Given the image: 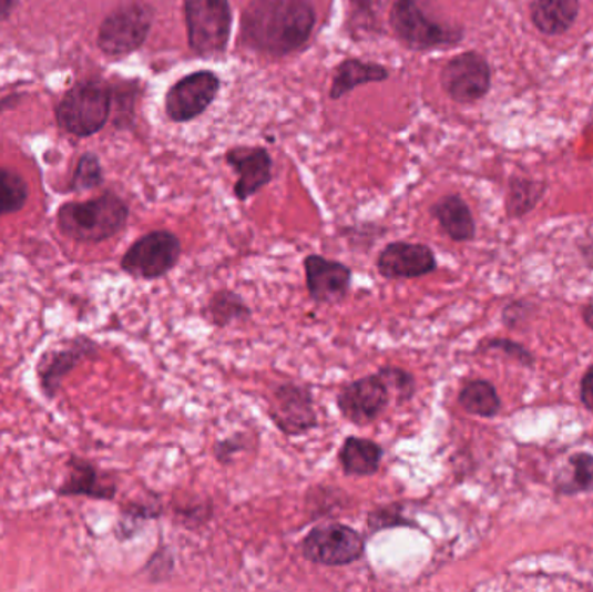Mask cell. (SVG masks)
<instances>
[{"label":"cell","instance_id":"6da1fadb","mask_svg":"<svg viewBox=\"0 0 593 592\" xmlns=\"http://www.w3.org/2000/svg\"><path fill=\"white\" fill-rule=\"evenodd\" d=\"M311 0H252L242 20V41L254 51L283 57L311 35Z\"/></svg>","mask_w":593,"mask_h":592},{"label":"cell","instance_id":"7a4b0ae2","mask_svg":"<svg viewBox=\"0 0 593 592\" xmlns=\"http://www.w3.org/2000/svg\"><path fill=\"white\" fill-rule=\"evenodd\" d=\"M129 208L113 193L89 202L63 205L58 225L63 235L85 244H100L115 236L127 223Z\"/></svg>","mask_w":593,"mask_h":592},{"label":"cell","instance_id":"3957f363","mask_svg":"<svg viewBox=\"0 0 593 592\" xmlns=\"http://www.w3.org/2000/svg\"><path fill=\"white\" fill-rule=\"evenodd\" d=\"M190 45L196 54L214 57L226 49L232 30V8L227 0L184 2Z\"/></svg>","mask_w":593,"mask_h":592},{"label":"cell","instance_id":"277c9868","mask_svg":"<svg viewBox=\"0 0 593 592\" xmlns=\"http://www.w3.org/2000/svg\"><path fill=\"white\" fill-rule=\"evenodd\" d=\"M390 23L396 35L411 49L454 45L463 39L462 29L429 18L419 0H398L390 12Z\"/></svg>","mask_w":593,"mask_h":592},{"label":"cell","instance_id":"5b68a950","mask_svg":"<svg viewBox=\"0 0 593 592\" xmlns=\"http://www.w3.org/2000/svg\"><path fill=\"white\" fill-rule=\"evenodd\" d=\"M181 251L180 238L174 233L160 229L134 242L122 257L120 266L127 275L140 280H156L175 268L180 263Z\"/></svg>","mask_w":593,"mask_h":592},{"label":"cell","instance_id":"8992f818","mask_svg":"<svg viewBox=\"0 0 593 592\" xmlns=\"http://www.w3.org/2000/svg\"><path fill=\"white\" fill-rule=\"evenodd\" d=\"M303 554L307 561L323 567H346L361 560L365 539L347 524L323 523L307 533Z\"/></svg>","mask_w":593,"mask_h":592},{"label":"cell","instance_id":"52a82bcc","mask_svg":"<svg viewBox=\"0 0 593 592\" xmlns=\"http://www.w3.org/2000/svg\"><path fill=\"white\" fill-rule=\"evenodd\" d=\"M110 115V94L96 82L76 85L58 106V121L75 136H91L101 131Z\"/></svg>","mask_w":593,"mask_h":592},{"label":"cell","instance_id":"ba28073f","mask_svg":"<svg viewBox=\"0 0 593 592\" xmlns=\"http://www.w3.org/2000/svg\"><path fill=\"white\" fill-rule=\"evenodd\" d=\"M152 9L129 4L113 12L101 24L100 48L110 57H122L143 44L152 27Z\"/></svg>","mask_w":593,"mask_h":592},{"label":"cell","instance_id":"9c48e42d","mask_svg":"<svg viewBox=\"0 0 593 592\" xmlns=\"http://www.w3.org/2000/svg\"><path fill=\"white\" fill-rule=\"evenodd\" d=\"M441 82L451 100L463 104L476 103L490 92V63L479 52H463L444 67Z\"/></svg>","mask_w":593,"mask_h":592},{"label":"cell","instance_id":"30bf717a","mask_svg":"<svg viewBox=\"0 0 593 592\" xmlns=\"http://www.w3.org/2000/svg\"><path fill=\"white\" fill-rule=\"evenodd\" d=\"M269 417L287 437H300L318 426L313 395L306 386L282 385L269 398Z\"/></svg>","mask_w":593,"mask_h":592},{"label":"cell","instance_id":"8fae6325","mask_svg":"<svg viewBox=\"0 0 593 592\" xmlns=\"http://www.w3.org/2000/svg\"><path fill=\"white\" fill-rule=\"evenodd\" d=\"M389 389L384 385L379 374L361 377L344 386L339 392L337 405L340 414L352 425H370L382 416L389 405Z\"/></svg>","mask_w":593,"mask_h":592},{"label":"cell","instance_id":"7c38bea8","mask_svg":"<svg viewBox=\"0 0 593 592\" xmlns=\"http://www.w3.org/2000/svg\"><path fill=\"white\" fill-rule=\"evenodd\" d=\"M219 92V79L211 72H196L172 85L167 94L168 116L175 122L192 121L211 106Z\"/></svg>","mask_w":593,"mask_h":592},{"label":"cell","instance_id":"4fadbf2b","mask_svg":"<svg viewBox=\"0 0 593 592\" xmlns=\"http://www.w3.org/2000/svg\"><path fill=\"white\" fill-rule=\"evenodd\" d=\"M96 353V343L88 337H75L44 353L37 368H39L40 388L45 397H57L64 376L72 372L80 361L94 357Z\"/></svg>","mask_w":593,"mask_h":592},{"label":"cell","instance_id":"5bb4252c","mask_svg":"<svg viewBox=\"0 0 593 592\" xmlns=\"http://www.w3.org/2000/svg\"><path fill=\"white\" fill-rule=\"evenodd\" d=\"M304 269L309 296L318 305H335L346 299L352 280L349 266L313 254L304 259Z\"/></svg>","mask_w":593,"mask_h":592},{"label":"cell","instance_id":"9a60e30c","mask_svg":"<svg viewBox=\"0 0 593 592\" xmlns=\"http://www.w3.org/2000/svg\"><path fill=\"white\" fill-rule=\"evenodd\" d=\"M438 268L432 248L426 244H410V242H395L387 245L377 259L380 275L399 280V278H419L429 275Z\"/></svg>","mask_w":593,"mask_h":592},{"label":"cell","instance_id":"2e32d148","mask_svg":"<svg viewBox=\"0 0 593 592\" xmlns=\"http://www.w3.org/2000/svg\"><path fill=\"white\" fill-rule=\"evenodd\" d=\"M226 161L238 174V181L235 184V195L238 201H247L248 196L259 192L272 181V159L266 150H232L227 153Z\"/></svg>","mask_w":593,"mask_h":592},{"label":"cell","instance_id":"e0dca14e","mask_svg":"<svg viewBox=\"0 0 593 592\" xmlns=\"http://www.w3.org/2000/svg\"><path fill=\"white\" fill-rule=\"evenodd\" d=\"M531 23L543 35H564L580 17V0H530Z\"/></svg>","mask_w":593,"mask_h":592},{"label":"cell","instance_id":"ac0fdd59","mask_svg":"<svg viewBox=\"0 0 593 592\" xmlns=\"http://www.w3.org/2000/svg\"><path fill=\"white\" fill-rule=\"evenodd\" d=\"M69 468V478L58 490L61 497L84 496L91 497V499H101V501H110L115 497V484L104 480L96 466L91 465L89 460L72 457Z\"/></svg>","mask_w":593,"mask_h":592},{"label":"cell","instance_id":"d6986e66","mask_svg":"<svg viewBox=\"0 0 593 592\" xmlns=\"http://www.w3.org/2000/svg\"><path fill=\"white\" fill-rule=\"evenodd\" d=\"M432 216L438 220L442 232L454 242H470L476 236V221L462 196L447 195L432 207Z\"/></svg>","mask_w":593,"mask_h":592},{"label":"cell","instance_id":"ffe728a7","mask_svg":"<svg viewBox=\"0 0 593 592\" xmlns=\"http://www.w3.org/2000/svg\"><path fill=\"white\" fill-rule=\"evenodd\" d=\"M339 460L347 477H371L379 471L382 449L367 438L349 437L344 441Z\"/></svg>","mask_w":593,"mask_h":592},{"label":"cell","instance_id":"44dd1931","mask_svg":"<svg viewBox=\"0 0 593 592\" xmlns=\"http://www.w3.org/2000/svg\"><path fill=\"white\" fill-rule=\"evenodd\" d=\"M387 70L380 64L362 63L359 60H347L340 64L335 73L334 85H331L330 96L340 100L347 92L368 82L386 81Z\"/></svg>","mask_w":593,"mask_h":592},{"label":"cell","instance_id":"7402d4cb","mask_svg":"<svg viewBox=\"0 0 593 592\" xmlns=\"http://www.w3.org/2000/svg\"><path fill=\"white\" fill-rule=\"evenodd\" d=\"M546 192V184L530 177L514 176L507 190V214L512 220H521L536 208Z\"/></svg>","mask_w":593,"mask_h":592},{"label":"cell","instance_id":"603a6c76","mask_svg":"<svg viewBox=\"0 0 593 592\" xmlns=\"http://www.w3.org/2000/svg\"><path fill=\"white\" fill-rule=\"evenodd\" d=\"M458 404L466 412L479 417H494L502 409V401L490 380H470L458 395Z\"/></svg>","mask_w":593,"mask_h":592},{"label":"cell","instance_id":"cb8c5ba5","mask_svg":"<svg viewBox=\"0 0 593 592\" xmlns=\"http://www.w3.org/2000/svg\"><path fill=\"white\" fill-rule=\"evenodd\" d=\"M205 317L215 327H227L233 321L247 320L251 318V308L245 305L244 297L233 290H219L208 300L207 308L204 309Z\"/></svg>","mask_w":593,"mask_h":592},{"label":"cell","instance_id":"d4e9b609","mask_svg":"<svg viewBox=\"0 0 593 592\" xmlns=\"http://www.w3.org/2000/svg\"><path fill=\"white\" fill-rule=\"evenodd\" d=\"M29 198V186L20 174L0 167V216L18 213Z\"/></svg>","mask_w":593,"mask_h":592},{"label":"cell","instance_id":"484cf974","mask_svg":"<svg viewBox=\"0 0 593 592\" xmlns=\"http://www.w3.org/2000/svg\"><path fill=\"white\" fill-rule=\"evenodd\" d=\"M377 374L384 380L386 388L389 389L390 398L395 397L398 404H405L413 398L417 382L408 370L399 367H382Z\"/></svg>","mask_w":593,"mask_h":592},{"label":"cell","instance_id":"4316f807","mask_svg":"<svg viewBox=\"0 0 593 592\" xmlns=\"http://www.w3.org/2000/svg\"><path fill=\"white\" fill-rule=\"evenodd\" d=\"M570 465L573 468V478H571L570 484H565L559 490L564 493L590 492L593 489L592 453H574L570 459Z\"/></svg>","mask_w":593,"mask_h":592},{"label":"cell","instance_id":"83f0119b","mask_svg":"<svg viewBox=\"0 0 593 592\" xmlns=\"http://www.w3.org/2000/svg\"><path fill=\"white\" fill-rule=\"evenodd\" d=\"M101 167L96 156L85 155L80 161L79 169H76L75 180H73V188L89 190L94 188L101 183Z\"/></svg>","mask_w":593,"mask_h":592},{"label":"cell","instance_id":"f1b7e54d","mask_svg":"<svg viewBox=\"0 0 593 592\" xmlns=\"http://www.w3.org/2000/svg\"><path fill=\"white\" fill-rule=\"evenodd\" d=\"M487 349H500V351L507 353L510 358H515V360L521 361L522 365H528V367H533L534 358L524 346L514 343V340L509 339H493L484 346Z\"/></svg>","mask_w":593,"mask_h":592},{"label":"cell","instance_id":"f546056e","mask_svg":"<svg viewBox=\"0 0 593 592\" xmlns=\"http://www.w3.org/2000/svg\"><path fill=\"white\" fill-rule=\"evenodd\" d=\"M580 398H582L586 409L593 412V365L583 376L582 386H580Z\"/></svg>","mask_w":593,"mask_h":592},{"label":"cell","instance_id":"4dcf8cb0","mask_svg":"<svg viewBox=\"0 0 593 592\" xmlns=\"http://www.w3.org/2000/svg\"><path fill=\"white\" fill-rule=\"evenodd\" d=\"M12 6H14V0H0V20L8 17Z\"/></svg>","mask_w":593,"mask_h":592},{"label":"cell","instance_id":"1f68e13d","mask_svg":"<svg viewBox=\"0 0 593 592\" xmlns=\"http://www.w3.org/2000/svg\"><path fill=\"white\" fill-rule=\"evenodd\" d=\"M583 321L593 330V305H586L582 312Z\"/></svg>","mask_w":593,"mask_h":592},{"label":"cell","instance_id":"d6a6232c","mask_svg":"<svg viewBox=\"0 0 593 592\" xmlns=\"http://www.w3.org/2000/svg\"><path fill=\"white\" fill-rule=\"evenodd\" d=\"M590 124H592V125H593V113H592V122H590Z\"/></svg>","mask_w":593,"mask_h":592}]
</instances>
